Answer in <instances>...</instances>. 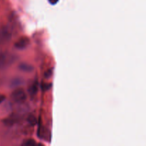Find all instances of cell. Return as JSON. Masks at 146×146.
Returning a JSON list of instances; mask_svg holds the SVG:
<instances>
[{
  "mask_svg": "<svg viewBox=\"0 0 146 146\" xmlns=\"http://www.w3.org/2000/svg\"><path fill=\"white\" fill-rule=\"evenodd\" d=\"M36 141L33 139H29L26 140L24 143H22L23 145L24 146H34L36 145Z\"/></svg>",
  "mask_w": 146,
  "mask_h": 146,
  "instance_id": "7",
  "label": "cell"
},
{
  "mask_svg": "<svg viewBox=\"0 0 146 146\" xmlns=\"http://www.w3.org/2000/svg\"><path fill=\"white\" fill-rule=\"evenodd\" d=\"M11 97L14 102L21 104V103L24 102L26 101L27 98V93L24 91V89H22V88H17L11 93Z\"/></svg>",
  "mask_w": 146,
  "mask_h": 146,
  "instance_id": "1",
  "label": "cell"
},
{
  "mask_svg": "<svg viewBox=\"0 0 146 146\" xmlns=\"http://www.w3.org/2000/svg\"><path fill=\"white\" fill-rule=\"evenodd\" d=\"M14 61V57L6 52H0V69L5 68Z\"/></svg>",
  "mask_w": 146,
  "mask_h": 146,
  "instance_id": "2",
  "label": "cell"
},
{
  "mask_svg": "<svg viewBox=\"0 0 146 146\" xmlns=\"http://www.w3.org/2000/svg\"><path fill=\"white\" fill-rule=\"evenodd\" d=\"M48 1L51 4H56L59 0H48Z\"/></svg>",
  "mask_w": 146,
  "mask_h": 146,
  "instance_id": "11",
  "label": "cell"
},
{
  "mask_svg": "<svg viewBox=\"0 0 146 146\" xmlns=\"http://www.w3.org/2000/svg\"><path fill=\"white\" fill-rule=\"evenodd\" d=\"M5 98H6V96L4 95V94H0V104H2V103L4 102Z\"/></svg>",
  "mask_w": 146,
  "mask_h": 146,
  "instance_id": "9",
  "label": "cell"
},
{
  "mask_svg": "<svg viewBox=\"0 0 146 146\" xmlns=\"http://www.w3.org/2000/svg\"><path fill=\"white\" fill-rule=\"evenodd\" d=\"M11 38V31L8 27L0 28V45L6 44Z\"/></svg>",
  "mask_w": 146,
  "mask_h": 146,
  "instance_id": "3",
  "label": "cell"
},
{
  "mask_svg": "<svg viewBox=\"0 0 146 146\" xmlns=\"http://www.w3.org/2000/svg\"><path fill=\"white\" fill-rule=\"evenodd\" d=\"M19 68L25 72H30L33 70V67L28 64H21L19 65Z\"/></svg>",
  "mask_w": 146,
  "mask_h": 146,
  "instance_id": "6",
  "label": "cell"
},
{
  "mask_svg": "<svg viewBox=\"0 0 146 146\" xmlns=\"http://www.w3.org/2000/svg\"><path fill=\"white\" fill-rule=\"evenodd\" d=\"M28 122L31 125H36V118L34 115H29L28 118Z\"/></svg>",
  "mask_w": 146,
  "mask_h": 146,
  "instance_id": "8",
  "label": "cell"
},
{
  "mask_svg": "<svg viewBox=\"0 0 146 146\" xmlns=\"http://www.w3.org/2000/svg\"><path fill=\"white\" fill-rule=\"evenodd\" d=\"M51 74H52V72L51 71V70H48V71H46V72L45 73V76L47 77V78H48V77H50L51 76Z\"/></svg>",
  "mask_w": 146,
  "mask_h": 146,
  "instance_id": "10",
  "label": "cell"
},
{
  "mask_svg": "<svg viewBox=\"0 0 146 146\" xmlns=\"http://www.w3.org/2000/svg\"><path fill=\"white\" fill-rule=\"evenodd\" d=\"M29 39L28 37L27 36H23L21 37L20 38H19L17 41L14 44V46L17 48V49L22 50L24 49L25 48H27V46L29 44Z\"/></svg>",
  "mask_w": 146,
  "mask_h": 146,
  "instance_id": "4",
  "label": "cell"
},
{
  "mask_svg": "<svg viewBox=\"0 0 146 146\" xmlns=\"http://www.w3.org/2000/svg\"><path fill=\"white\" fill-rule=\"evenodd\" d=\"M38 82H36V81L33 83V84L30 86L29 88V94L31 96L35 95V94L38 92Z\"/></svg>",
  "mask_w": 146,
  "mask_h": 146,
  "instance_id": "5",
  "label": "cell"
}]
</instances>
